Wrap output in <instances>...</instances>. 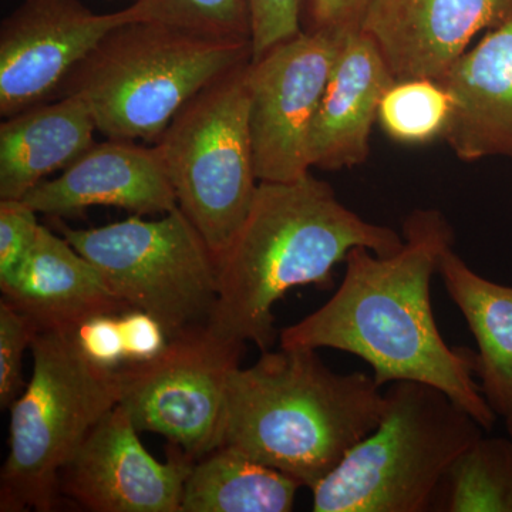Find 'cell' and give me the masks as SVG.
I'll return each instance as SVG.
<instances>
[{
	"label": "cell",
	"mask_w": 512,
	"mask_h": 512,
	"mask_svg": "<svg viewBox=\"0 0 512 512\" xmlns=\"http://www.w3.org/2000/svg\"><path fill=\"white\" fill-rule=\"evenodd\" d=\"M403 231V247L392 255L353 248L338 291L282 329L281 348L352 353L372 367L380 387L399 380L439 387L491 431L498 416L476 382V352L448 346L431 308V279L453 248V228L440 211L417 210Z\"/></svg>",
	"instance_id": "obj_1"
},
{
	"label": "cell",
	"mask_w": 512,
	"mask_h": 512,
	"mask_svg": "<svg viewBox=\"0 0 512 512\" xmlns=\"http://www.w3.org/2000/svg\"><path fill=\"white\" fill-rule=\"evenodd\" d=\"M356 247L392 255L403 238L363 220L311 173L288 183L259 181L247 217L218 258L220 288L207 329L227 342L271 350L275 303L298 286L329 288L333 269Z\"/></svg>",
	"instance_id": "obj_2"
},
{
	"label": "cell",
	"mask_w": 512,
	"mask_h": 512,
	"mask_svg": "<svg viewBox=\"0 0 512 512\" xmlns=\"http://www.w3.org/2000/svg\"><path fill=\"white\" fill-rule=\"evenodd\" d=\"M375 377L333 372L316 349L266 350L228 382L221 446L316 487L379 426L386 397Z\"/></svg>",
	"instance_id": "obj_3"
},
{
	"label": "cell",
	"mask_w": 512,
	"mask_h": 512,
	"mask_svg": "<svg viewBox=\"0 0 512 512\" xmlns=\"http://www.w3.org/2000/svg\"><path fill=\"white\" fill-rule=\"evenodd\" d=\"M249 59L248 40L128 22L101 40L59 93L82 96L104 137L158 141L195 94Z\"/></svg>",
	"instance_id": "obj_4"
},
{
	"label": "cell",
	"mask_w": 512,
	"mask_h": 512,
	"mask_svg": "<svg viewBox=\"0 0 512 512\" xmlns=\"http://www.w3.org/2000/svg\"><path fill=\"white\" fill-rule=\"evenodd\" d=\"M382 420L312 488L316 512H426L483 426L431 384L390 383Z\"/></svg>",
	"instance_id": "obj_5"
},
{
	"label": "cell",
	"mask_w": 512,
	"mask_h": 512,
	"mask_svg": "<svg viewBox=\"0 0 512 512\" xmlns=\"http://www.w3.org/2000/svg\"><path fill=\"white\" fill-rule=\"evenodd\" d=\"M30 349L32 379L10 406L2 512L55 510L63 467L121 399L119 369L87 359L74 332L39 330Z\"/></svg>",
	"instance_id": "obj_6"
},
{
	"label": "cell",
	"mask_w": 512,
	"mask_h": 512,
	"mask_svg": "<svg viewBox=\"0 0 512 512\" xmlns=\"http://www.w3.org/2000/svg\"><path fill=\"white\" fill-rule=\"evenodd\" d=\"M249 62L195 94L156 144L178 207L217 261L247 217L259 184L249 130Z\"/></svg>",
	"instance_id": "obj_7"
},
{
	"label": "cell",
	"mask_w": 512,
	"mask_h": 512,
	"mask_svg": "<svg viewBox=\"0 0 512 512\" xmlns=\"http://www.w3.org/2000/svg\"><path fill=\"white\" fill-rule=\"evenodd\" d=\"M130 309L150 313L168 339L207 328L218 299V261L180 207L160 220L133 215L106 227H62Z\"/></svg>",
	"instance_id": "obj_8"
},
{
	"label": "cell",
	"mask_w": 512,
	"mask_h": 512,
	"mask_svg": "<svg viewBox=\"0 0 512 512\" xmlns=\"http://www.w3.org/2000/svg\"><path fill=\"white\" fill-rule=\"evenodd\" d=\"M244 350L207 328L170 339L154 359L119 367L120 404L138 431L200 460L221 446L229 377Z\"/></svg>",
	"instance_id": "obj_9"
},
{
	"label": "cell",
	"mask_w": 512,
	"mask_h": 512,
	"mask_svg": "<svg viewBox=\"0 0 512 512\" xmlns=\"http://www.w3.org/2000/svg\"><path fill=\"white\" fill-rule=\"evenodd\" d=\"M346 32L302 30L249 62V130L259 181L288 183L311 173L309 133Z\"/></svg>",
	"instance_id": "obj_10"
},
{
	"label": "cell",
	"mask_w": 512,
	"mask_h": 512,
	"mask_svg": "<svg viewBox=\"0 0 512 512\" xmlns=\"http://www.w3.org/2000/svg\"><path fill=\"white\" fill-rule=\"evenodd\" d=\"M128 9L94 13L79 0H25L0 29V113L10 117L59 93L70 73Z\"/></svg>",
	"instance_id": "obj_11"
},
{
	"label": "cell",
	"mask_w": 512,
	"mask_h": 512,
	"mask_svg": "<svg viewBox=\"0 0 512 512\" xmlns=\"http://www.w3.org/2000/svg\"><path fill=\"white\" fill-rule=\"evenodd\" d=\"M117 404L90 431L59 477L62 498L93 512H181L194 461L181 450L160 463Z\"/></svg>",
	"instance_id": "obj_12"
},
{
	"label": "cell",
	"mask_w": 512,
	"mask_h": 512,
	"mask_svg": "<svg viewBox=\"0 0 512 512\" xmlns=\"http://www.w3.org/2000/svg\"><path fill=\"white\" fill-rule=\"evenodd\" d=\"M512 0H370L360 30L372 37L394 80H440L474 37L497 28Z\"/></svg>",
	"instance_id": "obj_13"
},
{
	"label": "cell",
	"mask_w": 512,
	"mask_h": 512,
	"mask_svg": "<svg viewBox=\"0 0 512 512\" xmlns=\"http://www.w3.org/2000/svg\"><path fill=\"white\" fill-rule=\"evenodd\" d=\"M37 214L63 217L90 207H116L136 215L167 214L178 207L158 147L136 141L94 143L63 174L23 198Z\"/></svg>",
	"instance_id": "obj_14"
},
{
	"label": "cell",
	"mask_w": 512,
	"mask_h": 512,
	"mask_svg": "<svg viewBox=\"0 0 512 512\" xmlns=\"http://www.w3.org/2000/svg\"><path fill=\"white\" fill-rule=\"evenodd\" d=\"M393 82L372 37L348 30L312 121L311 168L342 170L365 163L380 100Z\"/></svg>",
	"instance_id": "obj_15"
},
{
	"label": "cell",
	"mask_w": 512,
	"mask_h": 512,
	"mask_svg": "<svg viewBox=\"0 0 512 512\" xmlns=\"http://www.w3.org/2000/svg\"><path fill=\"white\" fill-rule=\"evenodd\" d=\"M440 83L453 106L443 138L456 156L512 157V9Z\"/></svg>",
	"instance_id": "obj_16"
},
{
	"label": "cell",
	"mask_w": 512,
	"mask_h": 512,
	"mask_svg": "<svg viewBox=\"0 0 512 512\" xmlns=\"http://www.w3.org/2000/svg\"><path fill=\"white\" fill-rule=\"evenodd\" d=\"M0 289L37 330L74 332L94 316L130 311L96 265L43 225L25 264Z\"/></svg>",
	"instance_id": "obj_17"
},
{
	"label": "cell",
	"mask_w": 512,
	"mask_h": 512,
	"mask_svg": "<svg viewBox=\"0 0 512 512\" xmlns=\"http://www.w3.org/2000/svg\"><path fill=\"white\" fill-rule=\"evenodd\" d=\"M93 111L79 94H63L6 117L0 126V200H23L47 175L93 146Z\"/></svg>",
	"instance_id": "obj_18"
},
{
	"label": "cell",
	"mask_w": 512,
	"mask_h": 512,
	"mask_svg": "<svg viewBox=\"0 0 512 512\" xmlns=\"http://www.w3.org/2000/svg\"><path fill=\"white\" fill-rule=\"evenodd\" d=\"M439 274L476 339L481 393L505 417L512 412V288L478 275L453 248L441 256Z\"/></svg>",
	"instance_id": "obj_19"
},
{
	"label": "cell",
	"mask_w": 512,
	"mask_h": 512,
	"mask_svg": "<svg viewBox=\"0 0 512 512\" xmlns=\"http://www.w3.org/2000/svg\"><path fill=\"white\" fill-rule=\"evenodd\" d=\"M302 485L231 447L194 461L181 512H289Z\"/></svg>",
	"instance_id": "obj_20"
},
{
	"label": "cell",
	"mask_w": 512,
	"mask_h": 512,
	"mask_svg": "<svg viewBox=\"0 0 512 512\" xmlns=\"http://www.w3.org/2000/svg\"><path fill=\"white\" fill-rule=\"evenodd\" d=\"M431 511L512 512V439L484 437L454 461Z\"/></svg>",
	"instance_id": "obj_21"
},
{
	"label": "cell",
	"mask_w": 512,
	"mask_h": 512,
	"mask_svg": "<svg viewBox=\"0 0 512 512\" xmlns=\"http://www.w3.org/2000/svg\"><path fill=\"white\" fill-rule=\"evenodd\" d=\"M451 109L450 94L439 80H394L380 100L377 121L396 143L420 146L444 137Z\"/></svg>",
	"instance_id": "obj_22"
},
{
	"label": "cell",
	"mask_w": 512,
	"mask_h": 512,
	"mask_svg": "<svg viewBox=\"0 0 512 512\" xmlns=\"http://www.w3.org/2000/svg\"><path fill=\"white\" fill-rule=\"evenodd\" d=\"M133 22H154L198 35L251 42L248 0H134Z\"/></svg>",
	"instance_id": "obj_23"
},
{
	"label": "cell",
	"mask_w": 512,
	"mask_h": 512,
	"mask_svg": "<svg viewBox=\"0 0 512 512\" xmlns=\"http://www.w3.org/2000/svg\"><path fill=\"white\" fill-rule=\"evenodd\" d=\"M35 323L12 303L0 302V407L10 409L25 389L23 356L32 346Z\"/></svg>",
	"instance_id": "obj_24"
},
{
	"label": "cell",
	"mask_w": 512,
	"mask_h": 512,
	"mask_svg": "<svg viewBox=\"0 0 512 512\" xmlns=\"http://www.w3.org/2000/svg\"><path fill=\"white\" fill-rule=\"evenodd\" d=\"M39 229L37 212L25 201L0 200V282L25 264Z\"/></svg>",
	"instance_id": "obj_25"
},
{
	"label": "cell",
	"mask_w": 512,
	"mask_h": 512,
	"mask_svg": "<svg viewBox=\"0 0 512 512\" xmlns=\"http://www.w3.org/2000/svg\"><path fill=\"white\" fill-rule=\"evenodd\" d=\"M303 0H248L252 59L302 32Z\"/></svg>",
	"instance_id": "obj_26"
},
{
	"label": "cell",
	"mask_w": 512,
	"mask_h": 512,
	"mask_svg": "<svg viewBox=\"0 0 512 512\" xmlns=\"http://www.w3.org/2000/svg\"><path fill=\"white\" fill-rule=\"evenodd\" d=\"M74 338L87 359L107 369L126 363L120 315H100L86 320L74 330Z\"/></svg>",
	"instance_id": "obj_27"
},
{
	"label": "cell",
	"mask_w": 512,
	"mask_h": 512,
	"mask_svg": "<svg viewBox=\"0 0 512 512\" xmlns=\"http://www.w3.org/2000/svg\"><path fill=\"white\" fill-rule=\"evenodd\" d=\"M120 320L126 348V363L147 362L167 348L170 342L167 332L150 313L130 309L121 313Z\"/></svg>",
	"instance_id": "obj_28"
},
{
	"label": "cell",
	"mask_w": 512,
	"mask_h": 512,
	"mask_svg": "<svg viewBox=\"0 0 512 512\" xmlns=\"http://www.w3.org/2000/svg\"><path fill=\"white\" fill-rule=\"evenodd\" d=\"M370 0H311L313 28L360 29Z\"/></svg>",
	"instance_id": "obj_29"
},
{
	"label": "cell",
	"mask_w": 512,
	"mask_h": 512,
	"mask_svg": "<svg viewBox=\"0 0 512 512\" xmlns=\"http://www.w3.org/2000/svg\"><path fill=\"white\" fill-rule=\"evenodd\" d=\"M504 419L505 426H507L508 434H510V437L512 439V412L510 414H507V416H505Z\"/></svg>",
	"instance_id": "obj_30"
}]
</instances>
